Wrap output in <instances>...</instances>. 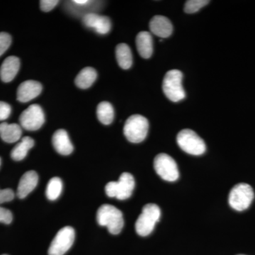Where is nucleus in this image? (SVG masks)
<instances>
[{
  "label": "nucleus",
  "instance_id": "20",
  "mask_svg": "<svg viewBox=\"0 0 255 255\" xmlns=\"http://www.w3.org/2000/svg\"><path fill=\"white\" fill-rule=\"evenodd\" d=\"M97 73L95 69L87 67L82 69L75 78V85L80 89H87L97 80Z\"/></svg>",
  "mask_w": 255,
  "mask_h": 255
},
{
  "label": "nucleus",
  "instance_id": "18",
  "mask_svg": "<svg viewBox=\"0 0 255 255\" xmlns=\"http://www.w3.org/2000/svg\"><path fill=\"white\" fill-rule=\"evenodd\" d=\"M22 135V130L16 124H0V137L7 143L18 141Z\"/></svg>",
  "mask_w": 255,
  "mask_h": 255
},
{
  "label": "nucleus",
  "instance_id": "2",
  "mask_svg": "<svg viewBox=\"0 0 255 255\" xmlns=\"http://www.w3.org/2000/svg\"><path fill=\"white\" fill-rule=\"evenodd\" d=\"M148 128L147 119L136 114L127 119L124 127V133L128 141L132 143H139L145 140Z\"/></svg>",
  "mask_w": 255,
  "mask_h": 255
},
{
  "label": "nucleus",
  "instance_id": "9",
  "mask_svg": "<svg viewBox=\"0 0 255 255\" xmlns=\"http://www.w3.org/2000/svg\"><path fill=\"white\" fill-rule=\"evenodd\" d=\"M75 230L70 226L60 229L50 244L49 255H64L73 246L75 241Z\"/></svg>",
  "mask_w": 255,
  "mask_h": 255
},
{
  "label": "nucleus",
  "instance_id": "32",
  "mask_svg": "<svg viewBox=\"0 0 255 255\" xmlns=\"http://www.w3.org/2000/svg\"></svg>",
  "mask_w": 255,
  "mask_h": 255
},
{
  "label": "nucleus",
  "instance_id": "1",
  "mask_svg": "<svg viewBox=\"0 0 255 255\" xmlns=\"http://www.w3.org/2000/svg\"><path fill=\"white\" fill-rule=\"evenodd\" d=\"M97 223L108 228L112 235L122 232L124 226L123 214L120 210L110 204H104L99 208L97 213Z\"/></svg>",
  "mask_w": 255,
  "mask_h": 255
},
{
  "label": "nucleus",
  "instance_id": "13",
  "mask_svg": "<svg viewBox=\"0 0 255 255\" xmlns=\"http://www.w3.org/2000/svg\"><path fill=\"white\" fill-rule=\"evenodd\" d=\"M38 182V175L35 171H28L23 174L20 179L17 188V196L19 199H24L34 190Z\"/></svg>",
  "mask_w": 255,
  "mask_h": 255
},
{
  "label": "nucleus",
  "instance_id": "11",
  "mask_svg": "<svg viewBox=\"0 0 255 255\" xmlns=\"http://www.w3.org/2000/svg\"><path fill=\"white\" fill-rule=\"evenodd\" d=\"M82 21L87 27L93 28L100 34H107L112 28V22L110 18L95 13L85 14Z\"/></svg>",
  "mask_w": 255,
  "mask_h": 255
},
{
  "label": "nucleus",
  "instance_id": "6",
  "mask_svg": "<svg viewBox=\"0 0 255 255\" xmlns=\"http://www.w3.org/2000/svg\"><path fill=\"white\" fill-rule=\"evenodd\" d=\"M177 142L184 152L192 155H201L206 152V144L194 130L184 129L178 133Z\"/></svg>",
  "mask_w": 255,
  "mask_h": 255
},
{
  "label": "nucleus",
  "instance_id": "3",
  "mask_svg": "<svg viewBox=\"0 0 255 255\" xmlns=\"http://www.w3.org/2000/svg\"><path fill=\"white\" fill-rule=\"evenodd\" d=\"M161 211L158 206L148 204L144 206L141 214L135 223V231L139 236L145 237L153 231L155 224L160 218Z\"/></svg>",
  "mask_w": 255,
  "mask_h": 255
},
{
  "label": "nucleus",
  "instance_id": "5",
  "mask_svg": "<svg viewBox=\"0 0 255 255\" xmlns=\"http://www.w3.org/2000/svg\"><path fill=\"white\" fill-rule=\"evenodd\" d=\"M135 188V179L131 174L124 172L120 176L118 182H110L106 185L107 195L117 198L119 200H126L131 196Z\"/></svg>",
  "mask_w": 255,
  "mask_h": 255
},
{
  "label": "nucleus",
  "instance_id": "19",
  "mask_svg": "<svg viewBox=\"0 0 255 255\" xmlns=\"http://www.w3.org/2000/svg\"><path fill=\"white\" fill-rule=\"evenodd\" d=\"M34 145V140L31 137H24L11 152V157L14 161H21L27 155L28 150Z\"/></svg>",
  "mask_w": 255,
  "mask_h": 255
},
{
  "label": "nucleus",
  "instance_id": "30",
  "mask_svg": "<svg viewBox=\"0 0 255 255\" xmlns=\"http://www.w3.org/2000/svg\"><path fill=\"white\" fill-rule=\"evenodd\" d=\"M73 2L75 3V4L85 5L88 4L90 1H87V0H75V1H73Z\"/></svg>",
  "mask_w": 255,
  "mask_h": 255
},
{
  "label": "nucleus",
  "instance_id": "10",
  "mask_svg": "<svg viewBox=\"0 0 255 255\" xmlns=\"http://www.w3.org/2000/svg\"><path fill=\"white\" fill-rule=\"evenodd\" d=\"M19 122L21 127L26 130H38L44 124V113L39 105H31L21 113Z\"/></svg>",
  "mask_w": 255,
  "mask_h": 255
},
{
  "label": "nucleus",
  "instance_id": "4",
  "mask_svg": "<svg viewBox=\"0 0 255 255\" xmlns=\"http://www.w3.org/2000/svg\"><path fill=\"white\" fill-rule=\"evenodd\" d=\"M182 72L178 70H169L164 75L162 90L166 97L172 102H178L185 98L186 93L182 86Z\"/></svg>",
  "mask_w": 255,
  "mask_h": 255
},
{
  "label": "nucleus",
  "instance_id": "26",
  "mask_svg": "<svg viewBox=\"0 0 255 255\" xmlns=\"http://www.w3.org/2000/svg\"><path fill=\"white\" fill-rule=\"evenodd\" d=\"M15 196L12 189H0V204L12 201Z\"/></svg>",
  "mask_w": 255,
  "mask_h": 255
},
{
  "label": "nucleus",
  "instance_id": "33",
  "mask_svg": "<svg viewBox=\"0 0 255 255\" xmlns=\"http://www.w3.org/2000/svg\"></svg>",
  "mask_w": 255,
  "mask_h": 255
},
{
  "label": "nucleus",
  "instance_id": "21",
  "mask_svg": "<svg viewBox=\"0 0 255 255\" xmlns=\"http://www.w3.org/2000/svg\"><path fill=\"white\" fill-rule=\"evenodd\" d=\"M116 56L119 66L124 70H128L132 66L131 50L126 43H120L116 48Z\"/></svg>",
  "mask_w": 255,
  "mask_h": 255
},
{
  "label": "nucleus",
  "instance_id": "29",
  "mask_svg": "<svg viewBox=\"0 0 255 255\" xmlns=\"http://www.w3.org/2000/svg\"><path fill=\"white\" fill-rule=\"evenodd\" d=\"M13 216L9 210L0 207V222L10 224L12 221Z\"/></svg>",
  "mask_w": 255,
  "mask_h": 255
},
{
  "label": "nucleus",
  "instance_id": "27",
  "mask_svg": "<svg viewBox=\"0 0 255 255\" xmlns=\"http://www.w3.org/2000/svg\"><path fill=\"white\" fill-rule=\"evenodd\" d=\"M11 108L9 104L0 102V121H4L9 118Z\"/></svg>",
  "mask_w": 255,
  "mask_h": 255
},
{
  "label": "nucleus",
  "instance_id": "14",
  "mask_svg": "<svg viewBox=\"0 0 255 255\" xmlns=\"http://www.w3.org/2000/svg\"><path fill=\"white\" fill-rule=\"evenodd\" d=\"M150 28L152 33L162 38H167L173 31L170 20L161 15H157L151 19Z\"/></svg>",
  "mask_w": 255,
  "mask_h": 255
},
{
  "label": "nucleus",
  "instance_id": "22",
  "mask_svg": "<svg viewBox=\"0 0 255 255\" xmlns=\"http://www.w3.org/2000/svg\"><path fill=\"white\" fill-rule=\"evenodd\" d=\"M97 118L101 123L105 125H110L113 122L114 111L110 102H102L97 109Z\"/></svg>",
  "mask_w": 255,
  "mask_h": 255
},
{
  "label": "nucleus",
  "instance_id": "28",
  "mask_svg": "<svg viewBox=\"0 0 255 255\" xmlns=\"http://www.w3.org/2000/svg\"><path fill=\"white\" fill-rule=\"evenodd\" d=\"M58 2L59 1L58 0H41L40 1V6H41L42 11L48 12L53 9Z\"/></svg>",
  "mask_w": 255,
  "mask_h": 255
},
{
  "label": "nucleus",
  "instance_id": "16",
  "mask_svg": "<svg viewBox=\"0 0 255 255\" xmlns=\"http://www.w3.org/2000/svg\"><path fill=\"white\" fill-rule=\"evenodd\" d=\"M20 68V60L16 56L6 58L0 68V78L4 82H10L14 80Z\"/></svg>",
  "mask_w": 255,
  "mask_h": 255
},
{
  "label": "nucleus",
  "instance_id": "31",
  "mask_svg": "<svg viewBox=\"0 0 255 255\" xmlns=\"http://www.w3.org/2000/svg\"><path fill=\"white\" fill-rule=\"evenodd\" d=\"M1 158H0V166H1Z\"/></svg>",
  "mask_w": 255,
  "mask_h": 255
},
{
  "label": "nucleus",
  "instance_id": "12",
  "mask_svg": "<svg viewBox=\"0 0 255 255\" xmlns=\"http://www.w3.org/2000/svg\"><path fill=\"white\" fill-rule=\"evenodd\" d=\"M42 88L40 82L33 80L23 82L18 87L17 100L22 103L30 102L41 94Z\"/></svg>",
  "mask_w": 255,
  "mask_h": 255
},
{
  "label": "nucleus",
  "instance_id": "8",
  "mask_svg": "<svg viewBox=\"0 0 255 255\" xmlns=\"http://www.w3.org/2000/svg\"><path fill=\"white\" fill-rule=\"evenodd\" d=\"M154 168L159 177L167 182H174L179 177L177 164L171 156L161 153L154 159Z\"/></svg>",
  "mask_w": 255,
  "mask_h": 255
},
{
  "label": "nucleus",
  "instance_id": "17",
  "mask_svg": "<svg viewBox=\"0 0 255 255\" xmlns=\"http://www.w3.org/2000/svg\"><path fill=\"white\" fill-rule=\"evenodd\" d=\"M136 47L139 54L142 58L148 59L153 52V41L150 33L141 31L137 35Z\"/></svg>",
  "mask_w": 255,
  "mask_h": 255
},
{
  "label": "nucleus",
  "instance_id": "7",
  "mask_svg": "<svg viewBox=\"0 0 255 255\" xmlns=\"http://www.w3.org/2000/svg\"><path fill=\"white\" fill-rule=\"evenodd\" d=\"M253 188L248 184L241 183L235 186L230 192L228 202L233 209L243 211L249 208L254 199Z\"/></svg>",
  "mask_w": 255,
  "mask_h": 255
},
{
  "label": "nucleus",
  "instance_id": "24",
  "mask_svg": "<svg viewBox=\"0 0 255 255\" xmlns=\"http://www.w3.org/2000/svg\"><path fill=\"white\" fill-rule=\"evenodd\" d=\"M209 0H189L184 5V11L187 14L197 12L201 8L209 4Z\"/></svg>",
  "mask_w": 255,
  "mask_h": 255
},
{
  "label": "nucleus",
  "instance_id": "23",
  "mask_svg": "<svg viewBox=\"0 0 255 255\" xmlns=\"http://www.w3.org/2000/svg\"><path fill=\"white\" fill-rule=\"evenodd\" d=\"M63 190V182L59 177L50 179L47 184L46 195L50 201L58 199Z\"/></svg>",
  "mask_w": 255,
  "mask_h": 255
},
{
  "label": "nucleus",
  "instance_id": "25",
  "mask_svg": "<svg viewBox=\"0 0 255 255\" xmlns=\"http://www.w3.org/2000/svg\"><path fill=\"white\" fill-rule=\"evenodd\" d=\"M11 43V37L9 33L5 32L0 33V56L9 48Z\"/></svg>",
  "mask_w": 255,
  "mask_h": 255
},
{
  "label": "nucleus",
  "instance_id": "15",
  "mask_svg": "<svg viewBox=\"0 0 255 255\" xmlns=\"http://www.w3.org/2000/svg\"><path fill=\"white\" fill-rule=\"evenodd\" d=\"M55 150L62 155H69L73 152V145L66 130L59 129L53 134L52 138Z\"/></svg>",
  "mask_w": 255,
  "mask_h": 255
}]
</instances>
